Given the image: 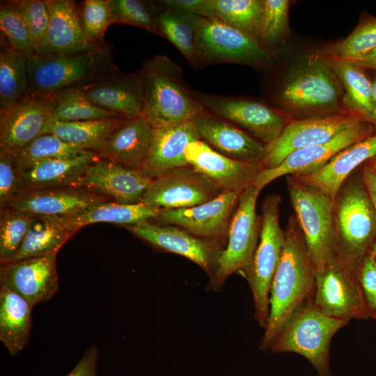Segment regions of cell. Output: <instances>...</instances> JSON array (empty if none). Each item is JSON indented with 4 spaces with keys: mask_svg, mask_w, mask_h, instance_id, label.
Masks as SVG:
<instances>
[{
    "mask_svg": "<svg viewBox=\"0 0 376 376\" xmlns=\"http://www.w3.org/2000/svg\"><path fill=\"white\" fill-rule=\"evenodd\" d=\"M162 2L190 15L208 19L215 17L209 0H163Z\"/></svg>",
    "mask_w": 376,
    "mask_h": 376,
    "instance_id": "681fc988",
    "label": "cell"
},
{
    "mask_svg": "<svg viewBox=\"0 0 376 376\" xmlns=\"http://www.w3.org/2000/svg\"><path fill=\"white\" fill-rule=\"evenodd\" d=\"M57 253L1 264L0 286L20 295L33 307L50 300L59 286Z\"/></svg>",
    "mask_w": 376,
    "mask_h": 376,
    "instance_id": "d6986e66",
    "label": "cell"
},
{
    "mask_svg": "<svg viewBox=\"0 0 376 376\" xmlns=\"http://www.w3.org/2000/svg\"><path fill=\"white\" fill-rule=\"evenodd\" d=\"M108 201L112 200L84 189L61 186L24 189L6 207L36 216L68 217Z\"/></svg>",
    "mask_w": 376,
    "mask_h": 376,
    "instance_id": "603a6c76",
    "label": "cell"
},
{
    "mask_svg": "<svg viewBox=\"0 0 376 376\" xmlns=\"http://www.w3.org/2000/svg\"><path fill=\"white\" fill-rule=\"evenodd\" d=\"M272 96L290 120L347 111L343 86L318 49L300 55L273 89Z\"/></svg>",
    "mask_w": 376,
    "mask_h": 376,
    "instance_id": "6da1fadb",
    "label": "cell"
},
{
    "mask_svg": "<svg viewBox=\"0 0 376 376\" xmlns=\"http://www.w3.org/2000/svg\"><path fill=\"white\" fill-rule=\"evenodd\" d=\"M191 122L200 139L235 160L261 163L267 146L233 123L203 110Z\"/></svg>",
    "mask_w": 376,
    "mask_h": 376,
    "instance_id": "7402d4cb",
    "label": "cell"
},
{
    "mask_svg": "<svg viewBox=\"0 0 376 376\" xmlns=\"http://www.w3.org/2000/svg\"><path fill=\"white\" fill-rule=\"evenodd\" d=\"M138 71L143 97L141 116L154 128L191 120L203 110L184 80L182 67L169 56L148 58Z\"/></svg>",
    "mask_w": 376,
    "mask_h": 376,
    "instance_id": "3957f363",
    "label": "cell"
},
{
    "mask_svg": "<svg viewBox=\"0 0 376 376\" xmlns=\"http://www.w3.org/2000/svg\"><path fill=\"white\" fill-rule=\"evenodd\" d=\"M356 278L369 318L376 320V260L370 253L360 265Z\"/></svg>",
    "mask_w": 376,
    "mask_h": 376,
    "instance_id": "c3c4849f",
    "label": "cell"
},
{
    "mask_svg": "<svg viewBox=\"0 0 376 376\" xmlns=\"http://www.w3.org/2000/svg\"><path fill=\"white\" fill-rule=\"evenodd\" d=\"M313 301L326 315L350 321L369 319L357 279L335 256L315 272Z\"/></svg>",
    "mask_w": 376,
    "mask_h": 376,
    "instance_id": "5bb4252c",
    "label": "cell"
},
{
    "mask_svg": "<svg viewBox=\"0 0 376 376\" xmlns=\"http://www.w3.org/2000/svg\"><path fill=\"white\" fill-rule=\"evenodd\" d=\"M363 69L376 71V49L353 60H349Z\"/></svg>",
    "mask_w": 376,
    "mask_h": 376,
    "instance_id": "f5cc1de1",
    "label": "cell"
},
{
    "mask_svg": "<svg viewBox=\"0 0 376 376\" xmlns=\"http://www.w3.org/2000/svg\"><path fill=\"white\" fill-rule=\"evenodd\" d=\"M132 233L161 251L175 253L196 263L208 275L214 274L223 244L197 237L179 226L150 221L125 226Z\"/></svg>",
    "mask_w": 376,
    "mask_h": 376,
    "instance_id": "9a60e30c",
    "label": "cell"
},
{
    "mask_svg": "<svg viewBox=\"0 0 376 376\" xmlns=\"http://www.w3.org/2000/svg\"><path fill=\"white\" fill-rule=\"evenodd\" d=\"M54 99V120L77 122L122 117L95 106L77 88L65 91Z\"/></svg>",
    "mask_w": 376,
    "mask_h": 376,
    "instance_id": "60d3db41",
    "label": "cell"
},
{
    "mask_svg": "<svg viewBox=\"0 0 376 376\" xmlns=\"http://www.w3.org/2000/svg\"><path fill=\"white\" fill-rule=\"evenodd\" d=\"M104 43H95L88 38L80 22L76 1L54 0L49 24L36 52L74 53L92 49Z\"/></svg>",
    "mask_w": 376,
    "mask_h": 376,
    "instance_id": "d4e9b609",
    "label": "cell"
},
{
    "mask_svg": "<svg viewBox=\"0 0 376 376\" xmlns=\"http://www.w3.org/2000/svg\"><path fill=\"white\" fill-rule=\"evenodd\" d=\"M371 81H372L374 102H375V111H374V116H373L372 123L376 127V73L375 74Z\"/></svg>",
    "mask_w": 376,
    "mask_h": 376,
    "instance_id": "db71d44e",
    "label": "cell"
},
{
    "mask_svg": "<svg viewBox=\"0 0 376 376\" xmlns=\"http://www.w3.org/2000/svg\"><path fill=\"white\" fill-rule=\"evenodd\" d=\"M286 185L315 272L336 256L334 200L294 175L286 176Z\"/></svg>",
    "mask_w": 376,
    "mask_h": 376,
    "instance_id": "ba28073f",
    "label": "cell"
},
{
    "mask_svg": "<svg viewBox=\"0 0 376 376\" xmlns=\"http://www.w3.org/2000/svg\"><path fill=\"white\" fill-rule=\"evenodd\" d=\"M158 29L193 67L195 42L203 17L190 15L168 6L162 1H153Z\"/></svg>",
    "mask_w": 376,
    "mask_h": 376,
    "instance_id": "d6a6232c",
    "label": "cell"
},
{
    "mask_svg": "<svg viewBox=\"0 0 376 376\" xmlns=\"http://www.w3.org/2000/svg\"><path fill=\"white\" fill-rule=\"evenodd\" d=\"M263 3L259 42L272 54V51L283 45L290 35V2L288 0H263Z\"/></svg>",
    "mask_w": 376,
    "mask_h": 376,
    "instance_id": "ab89813d",
    "label": "cell"
},
{
    "mask_svg": "<svg viewBox=\"0 0 376 376\" xmlns=\"http://www.w3.org/2000/svg\"><path fill=\"white\" fill-rule=\"evenodd\" d=\"M110 3L111 24L135 26L162 37L157 26L153 1L110 0Z\"/></svg>",
    "mask_w": 376,
    "mask_h": 376,
    "instance_id": "ee69618b",
    "label": "cell"
},
{
    "mask_svg": "<svg viewBox=\"0 0 376 376\" xmlns=\"http://www.w3.org/2000/svg\"><path fill=\"white\" fill-rule=\"evenodd\" d=\"M375 125L366 118L347 128L329 141L290 153L277 166L263 169L254 185L263 189L274 180L287 175H307L322 169L344 148L363 140L375 132Z\"/></svg>",
    "mask_w": 376,
    "mask_h": 376,
    "instance_id": "2e32d148",
    "label": "cell"
},
{
    "mask_svg": "<svg viewBox=\"0 0 376 376\" xmlns=\"http://www.w3.org/2000/svg\"><path fill=\"white\" fill-rule=\"evenodd\" d=\"M350 322L324 314L313 297L302 303L286 321L273 342V352H293L305 357L319 376H331L330 344L332 338Z\"/></svg>",
    "mask_w": 376,
    "mask_h": 376,
    "instance_id": "8992f818",
    "label": "cell"
},
{
    "mask_svg": "<svg viewBox=\"0 0 376 376\" xmlns=\"http://www.w3.org/2000/svg\"><path fill=\"white\" fill-rule=\"evenodd\" d=\"M88 151L68 143L52 134H42L24 147L11 152L19 171L48 159Z\"/></svg>",
    "mask_w": 376,
    "mask_h": 376,
    "instance_id": "f35d334b",
    "label": "cell"
},
{
    "mask_svg": "<svg viewBox=\"0 0 376 376\" xmlns=\"http://www.w3.org/2000/svg\"><path fill=\"white\" fill-rule=\"evenodd\" d=\"M162 210L136 204H122L108 201L92 205L83 211L68 216V219L77 231L95 223H112L124 226L155 219Z\"/></svg>",
    "mask_w": 376,
    "mask_h": 376,
    "instance_id": "e575fe53",
    "label": "cell"
},
{
    "mask_svg": "<svg viewBox=\"0 0 376 376\" xmlns=\"http://www.w3.org/2000/svg\"><path fill=\"white\" fill-rule=\"evenodd\" d=\"M361 175L370 200L376 212V174L366 164L362 165Z\"/></svg>",
    "mask_w": 376,
    "mask_h": 376,
    "instance_id": "816d5d0a",
    "label": "cell"
},
{
    "mask_svg": "<svg viewBox=\"0 0 376 376\" xmlns=\"http://www.w3.org/2000/svg\"><path fill=\"white\" fill-rule=\"evenodd\" d=\"M272 54L253 38L217 19L203 18L194 49L196 70L219 63H235L264 68Z\"/></svg>",
    "mask_w": 376,
    "mask_h": 376,
    "instance_id": "9c48e42d",
    "label": "cell"
},
{
    "mask_svg": "<svg viewBox=\"0 0 376 376\" xmlns=\"http://www.w3.org/2000/svg\"><path fill=\"white\" fill-rule=\"evenodd\" d=\"M76 232L68 217L37 216L20 247L8 262L58 252Z\"/></svg>",
    "mask_w": 376,
    "mask_h": 376,
    "instance_id": "1f68e13d",
    "label": "cell"
},
{
    "mask_svg": "<svg viewBox=\"0 0 376 376\" xmlns=\"http://www.w3.org/2000/svg\"><path fill=\"white\" fill-rule=\"evenodd\" d=\"M376 49V17L360 20L345 39L324 45L318 50L324 56L353 60Z\"/></svg>",
    "mask_w": 376,
    "mask_h": 376,
    "instance_id": "74e56055",
    "label": "cell"
},
{
    "mask_svg": "<svg viewBox=\"0 0 376 376\" xmlns=\"http://www.w3.org/2000/svg\"><path fill=\"white\" fill-rule=\"evenodd\" d=\"M95 106L127 119L141 116L143 97L139 71L124 73L120 70L77 88Z\"/></svg>",
    "mask_w": 376,
    "mask_h": 376,
    "instance_id": "cb8c5ba5",
    "label": "cell"
},
{
    "mask_svg": "<svg viewBox=\"0 0 376 376\" xmlns=\"http://www.w3.org/2000/svg\"><path fill=\"white\" fill-rule=\"evenodd\" d=\"M192 92L204 110L243 128L267 146L275 141L291 121L281 111L255 98Z\"/></svg>",
    "mask_w": 376,
    "mask_h": 376,
    "instance_id": "8fae6325",
    "label": "cell"
},
{
    "mask_svg": "<svg viewBox=\"0 0 376 376\" xmlns=\"http://www.w3.org/2000/svg\"><path fill=\"white\" fill-rule=\"evenodd\" d=\"M323 56L343 86L345 109L372 123L375 111L373 90L365 69L349 60Z\"/></svg>",
    "mask_w": 376,
    "mask_h": 376,
    "instance_id": "4dcf8cb0",
    "label": "cell"
},
{
    "mask_svg": "<svg viewBox=\"0 0 376 376\" xmlns=\"http://www.w3.org/2000/svg\"><path fill=\"white\" fill-rule=\"evenodd\" d=\"M54 0H17L32 36L36 52L38 50L47 30Z\"/></svg>",
    "mask_w": 376,
    "mask_h": 376,
    "instance_id": "bcb514c9",
    "label": "cell"
},
{
    "mask_svg": "<svg viewBox=\"0 0 376 376\" xmlns=\"http://www.w3.org/2000/svg\"><path fill=\"white\" fill-rule=\"evenodd\" d=\"M261 190L252 185L240 194L230 223L226 247L220 255L214 274L209 279L206 290L221 291L230 275L243 273L250 265L261 230L262 218L256 213V203Z\"/></svg>",
    "mask_w": 376,
    "mask_h": 376,
    "instance_id": "30bf717a",
    "label": "cell"
},
{
    "mask_svg": "<svg viewBox=\"0 0 376 376\" xmlns=\"http://www.w3.org/2000/svg\"><path fill=\"white\" fill-rule=\"evenodd\" d=\"M36 217L8 207L1 210V264L9 261L16 253Z\"/></svg>",
    "mask_w": 376,
    "mask_h": 376,
    "instance_id": "b9f144b4",
    "label": "cell"
},
{
    "mask_svg": "<svg viewBox=\"0 0 376 376\" xmlns=\"http://www.w3.org/2000/svg\"><path fill=\"white\" fill-rule=\"evenodd\" d=\"M201 140L191 120L171 127L154 128L148 157L141 169L150 179L189 165L185 155L187 145Z\"/></svg>",
    "mask_w": 376,
    "mask_h": 376,
    "instance_id": "484cf974",
    "label": "cell"
},
{
    "mask_svg": "<svg viewBox=\"0 0 376 376\" xmlns=\"http://www.w3.org/2000/svg\"><path fill=\"white\" fill-rule=\"evenodd\" d=\"M97 157L95 152L84 151L38 162L20 171L23 188L70 186Z\"/></svg>",
    "mask_w": 376,
    "mask_h": 376,
    "instance_id": "f1b7e54d",
    "label": "cell"
},
{
    "mask_svg": "<svg viewBox=\"0 0 376 376\" xmlns=\"http://www.w3.org/2000/svg\"><path fill=\"white\" fill-rule=\"evenodd\" d=\"M281 201L280 196L275 194H269L263 201L258 244L250 265L243 272L253 297L254 318L263 328L269 318L272 282L285 240V230L279 221Z\"/></svg>",
    "mask_w": 376,
    "mask_h": 376,
    "instance_id": "52a82bcc",
    "label": "cell"
},
{
    "mask_svg": "<svg viewBox=\"0 0 376 376\" xmlns=\"http://www.w3.org/2000/svg\"><path fill=\"white\" fill-rule=\"evenodd\" d=\"M23 189L20 171L12 152L0 150V209L6 207Z\"/></svg>",
    "mask_w": 376,
    "mask_h": 376,
    "instance_id": "7dc6e473",
    "label": "cell"
},
{
    "mask_svg": "<svg viewBox=\"0 0 376 376\" xmlns=\"http://www.w3.org/2000/svg\"><path fill=\"white\" fill-rule=\"evenodd\" d=\"M29 84L27 54L0 42V111L26 95Z\"/></svg>",
    "mask_w": 376,
    "mask_h": 376,
    "instance_id": "d590c367",
    "label": "cell"
},
{
    "mask_svg": "<svg viewBox=\"0 0 376 376\" xmlns=\"http://www.w3.org/2000/svg\"><path fill=\"white\" fill-rule=\"evenodd\" d=\"M127 118L63 122L52 119L43 134H54L64 141L80 148L98 152L114 130Z\"/></svg>",
    "mask_w": 376,
    "mask_h": 376,
    "instance_id": "836d02e7",
    "label": "cell"
},
{
    "mask_svg": "<svg viewBox=\"0 0 376 376\" xmlns=\"http://www.w3.org/2000/svg\"><path fill=\"white\" fill-rule=\"evenodd\" d=\"M375 155L376 132L340 151L318 171L294 176L301 182L319 189L334 200L347 178Z\"/></svg>",
    "mask_w": 376,
    "mask_h": 376,
    "instance_id": "83f0119b",
    "label": "cell"
},
{
    "mask_svg": "<svg viewBox=\"0 0 376 376\" xmlns=\"http://www.w3.org/2000/svg\"><path fill=\"white\" fill-rule=\"evenodd\" d=\"M82 27L95 43L104 42V35L111 25L110 0H84L77 3Z\"/></svg>",
    "mask_w": 376,
    "mask_h": 376,
    "instance_id": "f6af8a7d",
    "label": "cell"
},
{
    "mask_svg": "<svg viewBox=\"0 0 376 376\" xmlns=\"http://www.w3.org/2000/svg\"><path fill=\"white\" fill-rule=\"evenodd\" d=\"M54 107V97L26 95L0 111V150L15 151L42 134Z\"/></svg>",
    "mask_w": 376,
    "mask_h": 376,
    "instance_id": "ffe728a7",
    "label": "cell"
},
{
    "mask_svg": "<svg viewBox=\"0 0 376 376\" xmlns=\"http://www.w3.org/2000/svg\"><path fill=\"white\" fill-rule=\"evenodd\" d=\"M33 306L15 292L0 287V340L15 356L28 344Z\"/></svg>",
    "mask_w": 376,
    "mask_h": 376,
    "instance_id": "f546056e",
    "label": "cell"
},
{
    "mask_svg": "<svg viewBox=\"0 0 376 376\" xmlns=\"http://www.w3.org/2000/svg\"><path fill=\"white\" fill-rule=\"evenodd\" d=\"M365 164L369 166L376 174V155L368 159Z\"/></svg>",
    "mask_w": 376,
    "mask_h": 376,
    "instance_id": "11a10c76",
    "label": "cell"
},
{
    "mask_svg": "<svg viewBox=\"0 0 376 376\" xmlns=\"http://www.w3.org/2000/svg\"><path fill=\"white\" fill-rule=\"evenodd\" d=\"M0 30V38L12 48L27 55L36 53L32 36L18 8L17 1H1Z\"/></svg>",
    "mask_w": 376,
    "mask_h": 376,
    "instance_id": "7bdbcfd3",
    "label": "cell"
},
{
    "mask_svg": "<svg viewBox=\"0 0 376 376\" xmlns=\"http://www.w3.org/2000/svg\"><path fill=\"white\" fill-rule=\"evenodd\" d=\"M315 269L301 229L295 214L285 228L281 256L274 274L269 297V314L260 350L270 349L293 312L315 292Z\"/></svg>",
    "mask_w": 376,
    "mask_h": 376,
    "instance_id": "7a4b0ae2",
    "label": "cell"
},
{
    "mask_svg": "<svg viewBox=\"0 0 376 376\" xmlns=\"http://www.w3.org/2000/svg\"><path fill=\"white\" fill-rule=\"evenodd\" d=\"M215 17L259 42L263 0H209Z\"/></svg>",
    "mask_w": 376,
    "mask_h": 376,
    "instance_id": "8d00e7d4",
    "label": "cell"
},
{
    "mask_svg": "<svg viewBox=\"0 0 376 376\" xmlns=\"http://www.w3.org/2000/svg\"><path fill=\"white\" fill-rule=\"evenodd\" d=\"M189 165L209 178L221 192L240 194L254 184L263 170L260 163L233 159L217 152L201 140L189 143L185 150Z\"/></svg>",
    "mask_w": 376,
    "mask_h": 376,
    "instance_id": "44dd1931",
    "label": "cell"
},
{
    "mask_svg": "<svg viewBox=\"0 0 376 376\" xmlns=\"http://www.w3.org/2000/svg\"><path fill=\"white\" fill-rule=\"evenodd\" d=\"M334 227L336 256L356 278L376 240V212L361 175L356 171L347 178L334 199Z\"/></svg>",
    "mask_w": 376,
    "mask_h": 376,
    "instance_id": "5b68a950",
    "label": "cell"
},
{
    "mask_svg": "<svg viewBox=\"0 0 376 376\" xmlns=\"http://www.w3.org/2000/svg\"><path fill=\"white\" fill-rule=\"evenodd\" d=\"M151 180L141 169L97 157L70 186L107 196L119 203L136 204L141 203Z\"/></svg>",
    "mask_w": 376,
    "mask_h": 376,
    "instance_id": "ac0fdd59",
    "label": "cell"
},
{
    "mask_svg": "<svg viewBox=\"0 0 376 376\" xmlns=\"http://www.w3.org/2000/svg\"><path fill=\"white\" fill-rule=\"evenodd\" d=\"M113 45L68 54L36 52L28 57L26 94L54 98L58 94L88 84L119 70L112 54Z\"/></svg>",
    "mask_w": 376,
    "mask_h": 376,
    "instance_id": "277c9868",
    "label": "cell"
},
{
    "mask_svg": "<svg viewBox=\"0 0 376 376\" xmlns=\"http://www.w3.org/2000/svg\"><path fill=\"white\" fill-rule=\"evenodd\" d=\"M363 118H365L355 113L344 111L327 116L291 120L278 139L267 146L261 166L263 169L274 168L290 153L327 143Z\"/></svg>",
    "mask_w": 376,
    "mask_h": 376,
    "instance_id": "4fadbf2b",
    "label": "cell"
},
{
    "mask_svg": "<svg viewBox=\"0 0 376 376\" xmlns=\"http://www.w3.org/2000/svg\"><path fill=\"white\" fill-rule=\"evenodd\" d=\"M240 194L221 192L212 200L191 207L162 210L155 223L171 224L191 234L226 245L230 223Z\"/></svg>",
    "mask_w": 376,
    "mask_h": 376,
    "instance_id": "e0dca14e",
    "label": "cell"
},
{
    "mask_svg": "<svg viewBox=\"0 0 376 376\" xmlns=\"http://www.w3.org/2000/svg\"><path fill=\"white\" fill-rule=\"evenodd\" d=\"M221 192L209 178L187 165L152 179L141 203L159 210L187 208L210 201Z\"/></svg>",
    "mask_w": 376,
    "mask_h": 376,
    "instance_id": "7c38bea8",
    "label": "cell"
},
{
    "mask_svg": "<svg viewBox=\"0 0 376 376\" xmlns=\"http://www.w3.org/2000/svg\"><path fill=\"white\" fill-rule=\"evenodd\" d=\"M99 350L95 344L90 345L81 359L66 376H97Z\"/></svg>",
    "mask_w": 376,
    "mask_h": 376,
    "instance_id": "f907efd6",
    "label": "cell"
},
{
    "mask_svg": "<svg viewBox=\"0 0 376 376\" xmlns=\"http://www.w3.org/2000/svg\"><path fill=\"white\" fill-rule=\"evenodd\" d=\"M369 253L373 256L376 260V240L371 246Z\"/></svg>",
    "mask_w": 376,
    "mask_h": 376,
    "instance_id": "9f6ffc18",
    "label": "cell"
},
{
    "mask_svg": "<svg viewBox=\"0 0 376 376\" xmlns=\"http://www.w3.org/2000/svg\"><path fill=\"white\" fill-rule=\"evenodd\" d=\"M153 130L150 123L141 116L125 119L97 152V157L127 168L141 169L149 154Z\"/></svg>",
    "mask_w": 376,
    "mask_h": 376,
    "instance_id": "4316f807",
    "label": "cell"
}]
</instances>
